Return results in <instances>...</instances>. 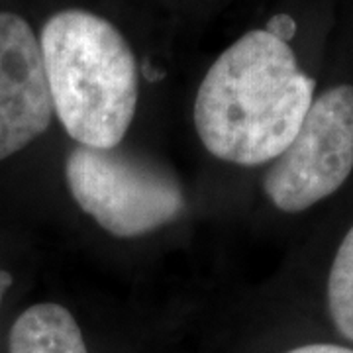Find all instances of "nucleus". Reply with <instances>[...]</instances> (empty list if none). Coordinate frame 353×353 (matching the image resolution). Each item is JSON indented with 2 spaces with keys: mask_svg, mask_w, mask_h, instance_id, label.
<instances>
[{
  "mask_svg": "<svg viewBox=\"0 0 353 353\" xmlns=\"http://www.w3.org/2000/svg\"><path fill=\"white\" fill-rule=\"evenodd\" d=\"M265 30H269V32L275 34L277 38L289 41V39L292 38V34H294V22L290 20L289 16H277V18H273V20L269 22V26H267Z\"/></svg>",
  "mask_w": 353,
  "mask_h": 353,
  "instance_id": "6e6552de",
  "label": "nucleus"
},
{
  "mask_svg": "<svg viewBox=\"0 0 353 353\" xmlns=\"http://www.w3.org/2000/svg\"><path fill=\"white\" fill-rule=\"evenodd\" d=\"M39 50L53 114L79 145L118 148L134 120L139 79L122 32L87 10H63L41 28Z\"/></svg>",
  "mask_w": 353,
  "mask_h": 353,
  "instance_id": "f03ea898",
  "label": "nucleus"
},
{
  "mask_svg": "<svg viewBox=\"0 0 353 353\" xmlns=\"http://www.w3.org/2000/svg\"><path fill=\"white\" fill-rule=\"evenodd\" d=\"M10 353H88L73 314L53 303L30 306L14 322Z\"/></svg>",
  "mask_w": 353,
  "mask_h": 353,
  "instance_id": "423d86ee",
  "label": "nucleus"
},
{
  "mask_svg": "<svg viewBox=\"0 0 353 353\" xmlns=\"http://www.w3.org/2000/svg\"><path fill=\"white\" fill-rule=\"evenodd\" d=\"M326 294L334 326L343 338L353 341V226L334 255Z\"/></svg>",
  "mask_w": 353,
  "mask_h": 353,
  "instance_id": "0eeeda50",
  "label": "nucleus"
},
{
  "mask_svg": "<svg viewBox=\"0 0 353 353\" xmlns=\"http://www.w3.org/2000/svg\"><path fill=\"white\" fill-rule=\"evenodd\" d=\"M10 287H12V275L0 269V301H2V296L6 294V290Z\"/></svg>",
  "mask_w": 353,
  "mask_h": 353,
  "instance_id": "9d476101",
  "label": "nucleus"
},
{
  "mask_svg": "<svg viewBox=\"0 0 353 353\" xmlns=\"http://www.w3.org/2000/svg\"><path fill=\"white\" fill-rule=\"evenodd\" d=\"M51 118L39 39L22 16L0 12V159L39 138Z\"/></svg>",
  "mask_w": 353,
  "mask_h": 353,
  "instance_id": "39448f33",
  "label": "nucleus"
},
{
  "mask_svg": "<svg viewBox=\"0 0 353 353\" xmlns=\"http://www.w3.org/2000/svg\"><path fill=\"white\" fill-rule=\"evenodd\" d=\"M289 41L252 30L234 41L202 79L194 126L204 148L228 163L255 167L277 159L314 101Z\"/></svg>",
  "mask_w": 353,
  "mask_h": 353,
  "instance_id": "f257e3e1",
  "label": "nucleus"
},
{
  "mask_svg": "<svg viewBox=\"0 0 353 353\" xmlns=\"http://www.w3.org/2000/svg\"><path fill=\"white\" fill-rule=\"evenodd\" d=\"M65 179L81 210L118 238L150 234L185 210L175 176L118 148L77 145L65 159Z\"/></svg>",
  "mask_w": 353,
  "mask_h": 353,
  "instance_id": "7ed1b4c3",
  "label": "nucleus"
},
{
  "mask_svg": "<svg viewBox=\"0 0 353 353\" xmlns=\"http://www.w3.org/2000/svg\"><path fill=\"white\" fill-rule=\"evenodd\" d=\"M289 353H353V350L343 347V345H334V343H310V345L294 347Z\"/></svg>",
  "mask_w": 353,
  "mask_h": 353,
  "instance_id": "1a4fd4ad",
  "label": "nucleus"
},
{
  "mask_svg": "<svg viewBox=\"0 0 353 353\" xmlns=\"http://www.w3.org/2000/svg\"><path fill=\"white\" fill-rule=\"evenodd\" d=\"M353 173V85L314 97L285 152L271 161L263 190L271 204L299 214L343 187Z\"/></svg>",
  "mask_w": 353,
  "mask_h": 353,
  "instance_id": "20e7f679",
  "label": "nucleus"
}]
</instances>
